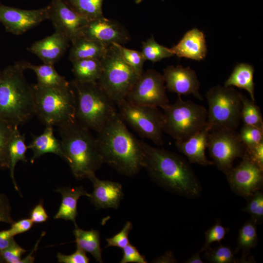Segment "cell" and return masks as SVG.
Returning a JSON list of instances; mask_svg holds the SVG:
<instances>
[{"label": "cell", "mask_w": 263, "mask_h": 263, "mask_svg": "<svg viewBox=\"0 0 263 263\" xmlns=\"http://www.w3.org/2000/svg\"><path fill=\"white\" fill-rule=\"evenodd\" d=\"M144 166L150 178L166 190L188 198L198 197L201 184L189 162L178 154L142 141Z\"/></svg>", "instance_id": "1"}, {"label": "cell", "mask_w": 263, "mask_h": 263, "mask_svg": "<svg viewBox=\"0 0 263 263\" xmlns=\"http://www.w3.org/2000/svg\"><path fill=\"white\" fill-rule=\"evenodd\" d=\"M97 132L96 139L104 163L127 176L135 175L144 168L142 141L129 131L118 112Z\"/></svg>", "instance_id": "2"}, {"label": "cell", "mask_w": 263, "mask_h": 263, "mask_svg": "<svg viewBox=\"0 0 263 263\" xmlns=\"http://www.w3.org/2000/svg\"><path fill=\"white\" fill-rule=\"evenodd\" d=\"M64 160L77 180L90 179L104 163L96 138L76 120L58 127Z\"/></svg>", "instance_id": "3"}, {"label": "cell", "mask_w": 263, "mask_h": 263, "mask_svg": "<svg viewBox=\"0 0 263 263\" xmlns=\"http://www.w3.org/2000/svg\"><path fill=\"white\" fill-rule=\"evenodd\" d=\"M21 61L9 65L0 77V118L14 126L36 115L32 85L26 80Z\"/></svg>", "instance_id": "4"}, {"label": "cell", "mask_w": 263, "mask_h": 263, "mask_svg": "<svg viewBox=\"0 0 263 263\" xmlns=\"http://www.w3.org/2000/svg\"><path fill=\"white\" fill-rule=\"evenodd\" d=\"M36 115L46 125L64 126L76 120V95L70 82L60 86L32 85Z\"/></svg>", "instance_id": "5"}, {"label": "cell", "mask_w": 263, "mask_h": 263, "mask_svg": "<svg viewBox=\"0 0 263 263\" xmlns=\"http://www.w3.org/2000/svg\"><path fill=\"white\" fill-rule=\"evenodd\" d=\"M76 95V120L96 132L118 112L116 104L97 82H70Z\"/></svg>", "instance_id": "6"}, {"label": "cell", "mask_w": 263, "mask_h": 263, "mask_svg": "<svg viewBox=\"0 0 263 263\" xmlns=\"http://www.w3.org/2000/svg\"><path fill=\"white\" fill-rule=\"evenodd\" d=\"M163 110V131L175 142L186 140L207 126L206 108L190 100L185 101L180 95L175 103Z\"/></svg>", "instance_id": "7"}, {"label": "cell", "mask_w": 263, "mask_h": 263, "mask_svg": "<svg viewBox=\"0 0 263 263\" xmlns=\"http://www.w3.org/2000/svg\"><path fill=\"white\" fill-rule=\"evenodd\" d=\"M102 71L97 81L116 105L126 97L139 76L123 59L113 43L100 59Z\"/></svg>", "instance_id": "8"}, {"label": "cell", "mask_w": 263, "mask_h": 263, "mask_svg": "<svg viewBox=\"0 0 263 263\" xmlns=\"http://www.w3.org/2000/svg\"><path fill=\"white\" fill-rule=\"evenodd\" d=\"M242 96L231 86L217 85L207 91V126L209 132L222 128L237 129L241 121Z\"/></svg>", "instance_id": "9"}, {"label": "cell", "mask_w": 263, "mask_h": 263, "mask_svg": "<svg viewBox=\"0 0 263 263\" xmlns=\"http://www.w3.org/2000/svg\"><path fill=\"white\" fill-rule=\"evenodd\" d=\"M116 106L123 120L141 137L158 146L163 144V113L158 108L134 104L126 99Z\"/></svg>", "instance_id": "10"}, {"label": "cell", "mask_w": 263, "mask_h": 263, "mask_svg": "<svg viewBox=\"0 0 263 263\" xmlns=\"http://www.w3.org/2000/svg\"><path fill=\"white\" fill-rule=\"evenodd\" d=\"M207 148L213 164L225 174L233 167L234 160L242 158L246 150L239 132L236 130L227 128L210 131Z\"/></svg>", "instance_id": "11"}, {"label": "cell", "mask_w": 263, "mask_h": 263, "mask_svg": "<svg viewBox=\"0 0 263 263\" xmlns=\"http://www.w3.org/2000/svg\"><path fill=\"white\" fill-rule=\"evenodd\" d=\"M166 89L163 75L153 69H149L139 77L126 100L136 105L163 109L170 104Z\"/></svg>", "instance_id": "12"}, {"label": "cell", "mask_w": 263, "mask_h": 263, "mask_svg": "<svg viewBox=\"0 0 263 263\" xmlns=\"http://www.w3.org/2000/svg\"><path fill=\"white\" fill-rule=\"evenodd\" d=\"M242 161L225 174L231 190L237 195L247 198L263 186V168L250 157L247 150Z\"/></svg>", "instance_id": "13"}, {"label": "cell", "mask_w": 263, "mask_h": 263, "mask_svg": "<svg viewBox=\"0 0 263 263\" xmlns=\"http://www.w3.org/2000/svg\"><path fill=\"white\" fill-rule=\"evenodd\" d=\"M49 19V5L38 9L25 10L0 3V22L6 32L20 35Z\"/></svg>", "instance_id": "14"}, {"label": "cell", "mask_w": 263, "mask_h": 263, "mask_svg": "<svg viewBox=\"0 0 263 263\" xmlns=\"http://www.w3.org/2000/svg\"><path fill=\"white\" fill-rule=\"evenodd\" d=\"M49 19L55 32L66 35L71 43L80 37L81 30L89 21L77 13L66 0H51L49 5Z\"/></svg>", "instance_id": "15"}, {"label": "cell", "mask_w": 263, "mask_h": 263, "mask_svg": "<svg viewBox=\"0 0 263 263\" xmlns=\"http://www.w3.org/2000/svg\"><path fill=\"white\" fill-rule=\"evenodd\" d=\"M80 37L102 43L108 47L113 43L124 45L130 40L128 31L119 22L104 16L89 20Z\"/></svg>", "instance_id": "16"}, {"label": "cell", "mask_w": 263, "mask_h": 263, "mask_svg": "<svg viewBox=\"0 0 263 263\" xmlns=\"http://www.w3.org/2000/svg\"><path fill=\"white\" fill-rule=\"evenodd\" d=\"M163 75L169 91L178 95L192 94L203 100L199 92L200 82L195 72L189 67L169 66L163 70Z\"/></svg>", "instance_id": "17"}, {"label": "cell", "mask_w": 263, "mask_h": 263, "mask_svg": "<svg viewBox=\"0 0 263 263\" xmlns=\"http://www.w3.org/2000/svg\"><path fill=\"white\" fill-rule=\"evenodd\" d=\"M70 42L66 35L55 32L36 41L27 50L39 57L44 64L54 65L63 56Z\"/></svg>", "instance_id": "18"}, {"label": "cell", "mask_w": 263, "mask_h": 263, "mask_svg": "<svg viewBox=\"0 0 263 263\" xmlns=\"http://www.w3.org/2000/svg\"><path fill=\"white\" fill-rule=\"evenodd\" d=\"M89 180L92 182L94 190L88 198L97 209L118 207L123 196L120 183L100 180L95 175Z\"/></svg>", "instance_id": "19"}, {"label": "cell", "mask_w": 263, "mask_h": 263, "mask_svg": "<svg viewBox=\"0 0 263 263\" xmlns=\"http://www.w3.org/2000/svg\"><path fill=\"white\" fill-rule=\"evenodd\" d=\"M170 49L179 57L197 61L203 60L207 52L205 35L197 28L186 33L179 42Z\"/></svg>", "instance_id": "20"}, {"label": "cell", "mask_w": 263, "mask_h": 263, "mask_svg": "<svg viewBox=\"0 0 263 263\" xmlns=\"http://www.w3.org/2000/svg\"><path fill=\"white\" fill-rule=\"evenodd\" d=\"M209 132V130L207 126L187 140L175 142L177 149L188 158L189 163L205 166L214 164L207 158L205 154Z\"/></svg>", "instance_id": "21"}, {"label": "cell", "mask_w": 263, "mask_h": 263, "mask_svg": "<svg viewBox=\"0 0 263 263\" xmlns=\"http://www.w3.org/2000/svg\"><path fill=\"white\" fill-rule=\"evenodd\" d=\"M55 191L62 195V201L59 208L54 216L55 219H63L71 221L75 226L76 217L78 214L77 210V201L82 196L89 197L88 193L84 188L80 187H64L58 188Z\"/></svg>", "instance_id": "22"}, {"label": "cell", "mask_w": 263, "mask_h": 263, "mask_svg": "<svg viewBox=\"0 0 263 263\" xmlns=\"http://www.w3.org/2000/svg\"><path fill=\"white\" fill-rule=\"evenodd\" d=\"M27 148L33 151L30 160L31 163H33L37 159L47 153L55 154L64 159L60 141L55 137L52 126H46L43 132L39 135H33L32 140L27 146Z\"/></svg>", "instance_id": "23"}, {"label": "cell", "mask_w": 263, "mask_h": 263, "mask_svg": "<svg viewBox=\"0 0 263 263\" xmlns=\"http://www.w3.org/2000/svg\"><path fill=\"white\" fill-rule=\"evenodd\" d=\"M69 59L75 61L87 58L101 59L108 47L101 42L80 37L71 42Z\"/></svg>", "instance_id": "24"}, {"label": "cell", "mask_w": 263, "mask_h": 263, "mask_svg": "<svg viewBox=\"0 0 263 263\" xmlns=\"http://www.w3.org/2000/svg\"><path fill=\"white\" fill-rule=\"evenodd\" d=\"M25 141V134H21L19 130L18 126H16L9 144L8 157L10 177L14 188L18 191H19V188L15 181L14 171L16 165L19 161L27 162L26 152L28 148Z\"/></svg>", "instance_id": "25"}, {"label": "cell", "mask_w": 263, "mask_h": 263, "mask_svg": "<svg viewBox=\"0 0 263 263\" xmlns=\"http://www.w3.org/2000/svg\"><path fill=\"white\" fill-rule=\"evenodd\" d=\"M254 73V67L252 65L244 63L238 64L225 81L224 86H233L247 91L251 99L255 101Z\"/></svg>", "instance_id": "26"}, {"label": "cell", "mask_w": 263, "mask_h": 263, "mask_svg": "<svg viewBox=\"0 0 263 263\" xmlns=\"http://www.w3.org/2000/svg\"><path fill=\"white\" fill-rule=\"evenodd\" d=\"M73 234L76 246L91 254L96 262H103L100 234L98 230L94 229L85 230L76 225Z\"/></svg>", "instance_id": "27"}, {"label": "cell", "mask_w": 263, "mask_h": 263, "mask_svg": "<svg viewBox=\"0 0 263 263\" xmlns=\"http://www.w3.org/2000/svg\"><path fill=\"white\" fill-rule=\"evenodd\" d=\"M75 79L80 82H97L102 71L100 59H82L72 62Z\"/></svg>", "instance_id": "28"}, {"label": "cell", "mask_w": 263, "mask_h": 263, "mask_svg": "<svg viewBox=\"0 0 263 263\" xmlns=\"http://www.w3.org/2000/svg\"><path fill=\"white\" fill-rule=\"evenodd\" d=\"M25 70L30 69L36 74L37 83L45 86H60L69 84L65 77L60 75L55 70L54 65L44 64L35 65L30 62L21 61Z\"/></svg>", "instance_id": "29"}, {"label": "cell", "mask_w": 263, "mask_h": 263, "mask_svg": "<svg viewBox=\"0 0 263 263\" xmlns=\"http://www.w3.org/2000/svg\"><path fill=\"white\" fill-rule=\"evenodd\" d=\"M257 224L252 220L245 222L239 230L237 246L234 253L237 254L242 250V261L246 262L247 256L250 250L255 247L258 242Z\"/></svg>", "instance_id": "30"}, {"label": "cell", "mask_w": 263, "mask_h": 263, "mask_svg": "<svg viewBox=\"0 0 263 263\" xmlns=\"http://www.w3.org/2000/svg\"><path fill=\"white\" fill-rule=\"evenodd\" d=\"M104 0H66L79 15L88 20L103 17L102 3Z\"/></svg>", "instance_id": "31"}, {"label": "cell", "mask_w": 263, "mask_h": 263, "mask_svg": "<svg viewBox=\"0 0 263 263\" xmlns=\"http://www.w3.org/2000/svg\"><path fill=\"white\" fill-rule=\"evenodd\" d=\"M242 100L241 119L244 125L263 129V120L260 107L255 104V101L243 95Z\"/></svg>", "instance_id": "32"}, {"label": "cell", "mask_w": 263, "mask_h": 263, "mask_svg": "<svg viewBox=\"0 0 263 263\" xmlns=\"http://www.w3.org/2000/svg\"><path fill=\"white\" fill-rule=\"evenodd\" d=\"M142 53L146 59L153 63L170 57L174 55L170 48L158 43L153 35L142 42Z\"/></svg>", "instance_id": "33"}, {"label": "cell", "mask_w": 263, "mask_h": 263, "mask_svg": "<svg viewBox=\"0 0 263 263\" xmlns=\"http://www.w3.org/2000/svg\"><path fill=\"white\" fill-rule=\"evenodd\" d=\"M16 127L0 118V169H9L8 147Z\"/></svg>", "instance_id": "34"}, {"label": "cell", "mask_w": 263, "mask_h": 263, "mask_svg": "<svg viewBox=\"0 0 263 263\" xmlns=\"http://www.w3.org/2000/svg\"><path fill=\"white\" fill-rule=\"evenodd\" d=\"M114 44L124 61L140 76L143 73V66L146 61L142 52L128 49L120 44Z\"/></svg>", "instance_id": "35"}, {"label": "cell", "mask_w": 263, "mask_h": 263, "mask_svg": "<svg viewBox=\"0 0 263 263\" xmlns=\"http://www.w3.org/2000/svg\"><path fill=\"white\" fill-rule=\"evenodd\" d=\"M205 256L209 262L213 263H236L241 261L236 259L232 249L228 246L220 245L213 249L210 246L205 250Z\"/></svg>", "instance_id": "36"}, {"label": "cell", "mask_w": 263, "mask_h": 263, "mask_svg": "<svg viewBox=\"0 0 263 263\" xmlns=\"http://www.w3.org/2000/svg\"><path fill=\"white\" fill-rule=\"evenodd\" d=\"M246 206L243 211L249 213L257 225L262 223L263 220V193L257 190L246 198Z\"/></svg>", "instance_id": "37"}, {"label": "cell", "mask_w": 263, "mask_h": 263, "mask_svg": "<svg viewBox=\"0 0 263 263\" xmlns=\"http://www.w3.org/2000/svg\"><path fill=\"white\" fill-rule=\"evenodd\" d=\"M241 140L250 150L263 141V129L244 125L239 132Z\"/></svg>", "instance_id": "38"}, {"label": "cell", "mask_w": 263, "mask_h": 263, "mask_svg": "<svg viewBox=\"0 0 263 263\" xmlns=\"http://www.w3.org/2000/svg\"><path fill=\"white\" fill-rule=\"evenodd\" d=\"M229 229L224 226L220 220H217L214 225L205 232V243L199 252L204 251L214 242H219L223 240Z\"/></svg>", "instance_id": "39"}, {"label": "cell", "mask_w": 263, "mask_h": 263, "mask_svg": "<svg viewBox=\"0 0 263 263\" xmlns=\"http://www.w3.org/2000/svg\"><path fill=\"white\" fill-rule=\"evenodd\" d=\"M132 228V225L130 221H127L120 231L113 236L107 238V244L106 248L113 246L123 248L129 244V234Z\"/></svg>", "instance_id": "40"}, {"label": "cell", "mask_w": 263, "mask_h": 263, "mask_svg": "<svg viewBox=\"0 0 263 263\" xmlns=\"http://www.w3.org/2000/svg\"><path fill=\"white\" fill-rule=\"evenodd\" d=\"M26 250L21 247L16 242L0 252L4 263H20L22 255Z\"/></svg>", "instance_id": "41"}, {"label": "cell", "mask_w": 263, "mask_h": 263, "mask_svg": "<svg viewBox=\"0 0 263 263\" xmlns=\"http://www.w3.org/2000/svg\"><path fill=\"white\" fill-rule=\"evenodd\" d=\"M123 249V256L120 263H147L144 256L141 255L133 245L129 244Z\"/></svg>", "instance_id": "42"}, {"label": "cell", "mask_w": 263, "mask_h": 263, "mask_svg": "<svg viewBox=\"0 0 263 263\" xmlns=\"http://www.w3.org/2000/svg\"><path fill=\"white\" fill-rule=\"evenodd\" d=\"M56 258L60 263H88L90 261L86 252L77 246L75 252L72 254L64 255L58 253Z\"/></svg>", "instance_id": "43"}, {"label": "cell", "mask_w": 263, "mask_h": 263, "mask_svg": "<svg viewBox=\"0 0 263 263\" xmlns=\"http://www.w3.org/2000/svg\"><path fill=\"white\" fill-rule=\"evenodd\" d=\"M10 203L7 196L0 192V222L11 224L14 222L12 217Z\"/></svg>", "instance_id": "44"}, {"label": "cell", "mask_w": 263, "mask_h": 263, "mask_svg": "<svg viewBox=\"0 0 263 263\" xmlns=\"http://www.w3.org/2000/svg\"><path fill=\"white\" fill-rule=\"evenodd\" d=\"M34 223L30 218H24L18 221H14L11 224V227L9 229L10 233L13 236L25 232L29 230Z\"/></svg>", "instance_id": "45"}, {"label": "cell", "mask_w": 263, "mask_h": 263, "mask_svg": "<svg viewBox=\"0 0 263 263\" xmlns=\"http://www.w3.org/2000/svg\"><path fill=\"white\" fill-rule=\"evenodd\" d=\"M34 223H42L46 222L48 216L43 207V202H39L35 206L30 213V218Z\"/></svg>", "instance_id": "46"}, {"label": "cell", "mask_w": 263, "mask_h": 263, "mask_svg": "<svg viewBox=\"0 0 263 263\" xmlns=\"http://www.w3.org/2000/svg\"><path fill=\"white\" fill-rule=\"evenodd\" d=\"M252 159L263 168V141L251 149H246Z\"/></svg>", "instance_id": "47"}, {"label": "cell", "mask_w": 263, "mask_h": 263, "mask_svg": "<svg viewBox=\"0 0 263 263\" xmlns=\"http://www.w3.org/2000/svg\"><path fill=\"white\" fill-rule=\"evenodd\" d=\"M16 242L8 229L0 231V252L6 249Z\"/></svg>", "instance_id": "48"}, {"label": "cell", "mask_w": 263, "mask_h": 263, "mask_svg": "<svg viewBox=\"0 0 263 263\" xmlns=\"http://www.w3.org/2000/svg\"><path fill=\"white\" fill-rule=\"evenodd\" d=\"M45 234V232H43L41 233L40 237L38 240L36 244H35L34 248L30 254H29L25 258L21 260L20 263H32L34 262V256H33L34 253L36 251L38 244L41 238Z\"/></svg>", "instance_id": "49"}, {"label": "cell", "mask_w": 263, "mask_h": 263, "mask_svg": "<svg viewBox=\"0 0 263 263\" xmlns=\"http://www.w3.org/2000/svg\"><path fill=\"white\" fill-rule=\"evenodd\" d=\"M155 262L157 263H175L177 262L173 254L171 251H168L163 256L155 260Z\"/></svg>", "instance_id": "50"}, {"label": "cell", "mask_w": 263, "mask_h": 263, "mask_svg": "<svg viewBox=\"0 0 263 263\" xmlns=\"http://www.w3.org/2000/svg\"><path fill=\"white\" fill-rule=\"evenodd\" d=\"M200 252L199 251L193 254L189 258L187 259L184 263H203L200 255Z\"/></svg>", "instance_id": "51"}, {"label": "cell", "mask_w": 263, "mask_h": 263, "mask_svg": "<svg viewBox=\"0 0 263 263\" xmlns=\"http://www.w3.org/2000/svg\"><path fill=\"white\" fill-rule=\"evenodd\" d=\"M4 263V262L0 254V263Z\"/></svg>", "instance_id": "52"}, {"label": "cell", "mask_w": 263, "mask_h": 263, "mask_svg": "<svg viewBox=\"0 0 263 263\" xmlns=\"http://www.w3.org/2000/svg\"><path fill=\"white\" fill-rule=\"evenodd\" d=\"M1 71L0 70V77L1 76Z\"/></svg>", "instance_id": "53"}]
</instances>
